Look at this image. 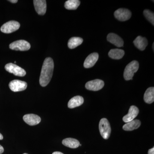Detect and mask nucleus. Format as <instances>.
Instances as JSON below:
<instances>
[{"instance_id": "nucleus-1", "label": "nucleus", "mask_w": 154, "mask_h": 154, "mask_svg": "<svg viewBox=\"0 0 154 154\" xmlns=\"http://www.w3.org/2000/svg\"><path fill=\"white\" fill-rule=\"evenodd\" d=\"M54 63L51 58L47 57L43 62L39 78V84L42 87H45L49 84L53 75Z\"/></svg>"}, {"instance_id": "nucleus-2", "label": "nucleus", "mask_w": 154, "mask_h": 154, "mask_svg": "<svg viewBox=\"0 0 154 154\" xmlns=\"http://www.w3.org/2000/svg\"><path fill=\"white\" fill-rule=\"evenodd\" d=\"M139 68V64L137 61H132L127 65L125 69L124 78L126 81L132 80L135 73L136 72Z\"/></svg>"}, {"instance_id": "nucleus-3", "label": "nucleus", "mask_w": 154, "mask_h": 154, "mask_svg": "<svg viewBox=\"0 0 154 154\" xmlns=\"http://www.w3.org/2000/svg\"><path fill=\"white\" fill-rule=\"evenodd\" d=\"M99 129L100 134L103 138L108 139L111 133V127L110 123L106 118L101 119L99 124Z\"/></svg>"}, {"instance_id": "nucleus-4", "label": "nucleus", "mask_w": 154, "mask_h": 154, "mask_svg": "<svg viewBox=\"0 0 154 154\" xmlns=\"http://www.w3.org/2000/svg\"><path fill=\"white\" fill-rule=\"evenodd\" d=\"M5 69L7 71L17 76H25L26 74V72L24 69L15 64L12 63L7 64L5 66Z\"/></svg>"}, {"instance_id": "nucleus-5", "label": "nucleus", "mask_w": 154, "mask_h": 154, "mask_svg": "<svg viewBox=\"0 0 154 154\" xmlns=\"http://www.w3.org/2000/svg\"><path fill=\"white\" fill-rule=\"evenodd\" d=\"M20 27L19 22L15 21H11L6 22L1 27L2 32L5 33H10L17 31Z\"/></svg>"}, {"instance_id": "nucleus-6", "label": "nucleus", "mask_w": 154, "mask_h": 154, "mask_svg": "<svg viewBox=\"0 0 154 154\" xmlns=\"http://www.w3.org/2000/svg\"><path fill=\"white\" fill-rule=\"evenodd\" d=\"M9 47L14 50L25 51L30 49V45L25 40H19L11 43Z\"/></svg>"}, {"instance_id": "nucleus-7", "label": "nucleus", "mask_w": 154, "mask_h": 154, "mask_svg": "<svg viewBox=\"0 0 154 154\" xmlns=\"http://www.w3.org/2000/svg\"><path fill=\"white\" fill-rule=\"evenodd\" d=\"M27 83L24 81L19 80H14L9 83L10 89L13 92H17L26 90L27 88Z\"/></svg>"}, {"instance_id": "nucleus-8", "label": "nucleus", "mask_w": 154, "mask_h": 154, "mask_svg": "<svg viewBox=\"0 0 154 154\" xmlns=\"http://www.w3.org/2000/svg\"><path fill=\"white\" fill-rule=\"evenodd\" d=\"M114 15L116 19L123 22L130 19L131 17V13L128 9L120 8L114 12Z\"/></svg>"}, {"instance_id": "nucleus-9", "label": "nucleus", "mask_w": 154, "mask_h": 154, "mask_svg": "<svg viewBox=\"0 0 154 154\" xmlns=\"http://www.w3.org/2000/svg\"><path fill=\"white\" fill-rule=\"evenodd\" d=\"M105 83L102 80L96 79L89 81L86 83V89L91 91H98L104 87Z\"/></svg>"}, {"instance_id": "nucleus-10", "label": "nucleus", "mask_w": 154, "mask_h": 154, "mask_svg": "<svg viewBox=\"0 0 154 154\" xmlns=\"http://www.w3.org/2000/svg\"><path fill=\"white\" fill-rule=\"evenodd\" d=\"M139 113V110L136 106L134 105L131 106L128 113L123 117V121L126 123L132 121L137 117Z\"/></svg>"}, {"instance_id": "nucleus-11", "label": "nucleus", "mask_w": 154, "mask_h": 154, "mask_svg": "<svg viewBox=\"0 0 154 154\" xmlns=\"http://www.w3.org/2000/svg\"><path fill=\"white\" fill-rule=\"evenodd\" d=\"M33 4L35 10L38 15H44L46 13V1L45 0H34Z\"/></svg>"}, {"instance_id": "nucleus-12", "label": "nucleus", "mask_w": 154, "mask_h": 154, "mask_svg": "<svg viewBox=\"0 0 154 154\" xmlns=\"http://www.w3.org/2000/svg\"><path fill=\"white\" fill-rule=\"evenodd\" d=\"M23 119L27 124L32 126L38 124L41 120L39 116L34 114H26L23 116Z\"/></svg>"}, {"instance_id": "nucleus-13", "label": "nucleus", "mask_w": 154, "mask_h": 154, "mask_svg": "<svg viewBox=\"0 0 154 154\" xmlns=\"http://www.w3.org/2000/svg\"><path fill=\"white\" fill-rule=\"evenodd\" d=\"M107 40L116 47H121L124 45V41L122 38L115 33H110L108 34L107 36Z\"/></svg>"}, {"instance_id": "nucleus-14", "label": "nucleus", "mask_w": 154, "mask_h": 154, "mask_svg": "<svg viewBox=\"0 0 154 154\" xmlns=\"http://www.w3.org/2000/svg\"><path fill=\"white\" fill-rule=\"evenodd\" d=\"M99 59V54L97 53H93L86 58L84 63L85 68H90L95 65Z\"/></svg>"}, {"instance_id": "nucleus-15", "label": "nucleus", "mask_w": 154, "mask_h": 154, "mask_svg": "<svg viewBox=\"0 0 154 154\" xmlns=\"http://www.w3.org/2000/svg\"><path fill=\"white\" fill-rule=\"evenodd\" d=\"M133 43L135 46L140 51L144 50L148 44L146 38L140 36H138L134 39Z\"/></svg>"}, {"instance_id": "nucleus-16", "label": "nucleus", "mask_w": 154, "mask_h": 154, "mask_svg": "<svg viewBox=\"0 0 154 154\" xmlns=\"http://www.w3.org/2000/svg\"><path fill=\"white\" fill-rule=\"evenodd\" d=\"M84 102V98L82 96H78L72 98L68 103V107L69 108H74L82 105Z\"/></svg>"}, {"instance_id": "nucleus-17", "label": "nucleus", "mask_w": 154, "mask_h": 154, "mask_svg": "<svg viewBox=\"0 0 154 154\" xmlns=\"http://www.w3.org/2000/svg\"><path fill=\"white\" fill-rule=\"evenodd\" d=\"M141 125L140 121L138 119H134L132 121L127 122L123 126V130L126 131H131L137 129Z\"/></svg>"}, {"instance_id": "nucleus-18", "label": "nucleus", "mask_w": 154, "mask_h": 154, "mask_svg": "<svg viewBox=\"0 0 154 154\" xmlns=\"http://www.w3.org/2000/svg\"><path fill=\"white\" fill-rule=\"evenodd\" d=\"M63 145L70 148H77L80 145V142L75 139L67 138L65 139L62 141Z\"/></svg>"}, {"instance_id": "nucleus-19", "label": "nucleus", "mask_w": 154, "mask_h": 154, "mask_svg": "<svg viewBox=\"0 0 154 154\" xmlns=\"http://www.w3.org/2000/svg\"><path fill=\"white\" fill-rule=\"evenodd\" d=\"M124 54V50L117 48L110 50L108 53L109 56L111 58L115 60H119L122 58Z\"/></svg>"}, {"instance_id": "nucleus-20", "label": "nucleus", "mask_w": 154, "mask_h": 154, "mask_svg": "<svg viewBox=\"0 0 154 154\" xmlns=\"http://www.w3.org/2000/svg\"><path fill=\"white\" fill-rule=\"evenodd\" d=\"M145 102L148 104H151L154 101V88L151 87L148 88L144 95Z\"/></svg>"}, {"instance_id": "nucleus-21", "label": "nucleus", "mask_w": 154, "mask_h": 154, "mask_svg": "<svg viewBox=\"0 0 154 154\" xmlns=\"http://www.w3.org/2000/svg\"><path fill=\"white\" fill-rule=\"evenodd\" d=\"M82 38L79 37H73L69 39L68 46L70 49H74L82 43Z\"/></svg>"}, {"instance_id": "nucleus-22", "label": "nucleus", "mask_w": 154, "mask_h": 154, "mask_svg": "<svg viewBox=\"0 0 154 154\" xmlns=\"http://www.w3.org/2000/svg\"><path fill=\"white\" fill-rule=\"evenodd\" d=\"M80 3V1L79 0H68L65 3V8L69 10H76Z\"/></svg>"}, {"instance_id": "nucleus-23", "label": "nucleus", "mask_w": 154, "mask_h": 154, "mask_svg": "<svg viewBox=\"0 0 154 154\" xmlns=\"http://www.w3.org/2000/svg\"><path fill=\"white\" fill-rule=\"evenodd\" d=\"M143 14L147 19L154 25V13L149 10H145L143 11Z\"/></svg>"}, {"instance_id": "nucleus-24", "label": "nucleus", "mask_w": 154, "mask_h": 154, "mask_svg": "<svg viewBox=\"0 0 154 154\" xmlns=\"http://www.w3.org/2000/svg\"><path fill=\"white\" fill-rule=\"evenodd\" d=\"M148 154H154V148L150 149L148 151Z\"/></svg>"}, {"instance_id": "nucleus-25", "label": "nucleus", "mask_w": 154, "mask_h": 154, "mask_svg": "<svg viewBox=\"0 0 154 154\" xmlns=\"http://www.w3.org/2000/svg\"><path fill=\"white\" fill-rule=\"evenodd\" d=\"M4 152V148H3V147L0 145V154L3 153Z\"/></svg>"}, {"instance_id": "nucleus-26", "label": "nucleus", "mask_w": 154, "mask_h": 154, "mask_svg": "<svg viewBox=\"0 0 154 154\" xmlns=\"http://www.w3.org/2000/svg\"><path fill=\"white\" fill-rule=\"evenodd\" d=\"M9 2H11L12 3H16L18 2V1L17 0H11V1H9Z\"/></svg>"}, {"instance_id": "nucleus-27", "label": "nucleus", "mask_w": 154, "mask_h": 154, "mask_svg": "<svg viewBox=\"0 0 154 154\" xmlns=\"http://www.w3.org/2000/svg\"><path fill=\"white\" fill-rule=\"evenodd\" d=\"M52 154H64L63 153L61 152H54Z\"/></svg>"}, {"instance_id": "nucleus-28", "label": "nucleus", "mask_w": 154, "mask_h": 154, "mask_svg": "<svg viewBox=\"0 0 154 154\" xmlns=\"http://www.w3.org/2000/svg\"><path fill=\"white\" fill-rule=\"evenodd\" d=\"M3 139V136L2 134L0 133V140H2Z\"/></svg>"}, {"instance_id": "nucleus-29", "label": "nucleus", "mask_w": 154, "mask_h": 154, "mask_svg": "<svg viewBox=\"0 0 154 154\" xmlns=\"http://www.w3.org/2000/svg\"><path fill=\"white\" fill-rule=\"evenodd\" d=\"M154 43H153V50H154Z\"/></svg>"}, {"instance_id": "nucleus-30", "label": "nucleus", "mask_w": 154, "mask_h": 154, "mask_svg": "<svg viewBox=\"0 0 154 154\" xmlns=\"http://www.w3.org/2000/svg\"><path fill=\"white\" fill-rule=\"evenodd\" d=\"M27 154V153H24V154Z\"/></svg>"}]
</instances>
